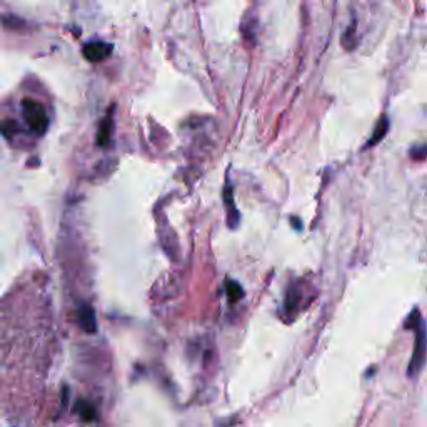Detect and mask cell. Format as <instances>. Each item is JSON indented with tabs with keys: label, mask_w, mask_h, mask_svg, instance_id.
I'll return each instance as SVG.
<instances>
[{
	"label": "cell",
	"mask_w": 427,
	"mask_h": 427,
	"mask_svg": "<svg viewBox=\"0 0 427 427\" xmlns=\"http://www.w3.org/2000/svg\"><path fill=\"white\" fill-rule=\"evenodd\" d=\"M411 157L416 160L427 159V145H417L411 150Z\"/></svg>",
	"instance_id": "9c48e42d"
},
{
	"label": "cell",
	"mask_w": 427,
	"mask_h": 427,
	"mask_svg": "<svg viewBox=\"0 0 427 427\" xmlns=\"http://www.w3.org/2000/svg\"><path fill=\"white\" fill-rule=\"evenodd\" d=\"M387 129H389V120H387L386 115H382V117L379 119V122H377L376 129H374V133H372L371 140L367 142V145H366V147H372V145H376L377 142H381L382 139H384V136H386Z\"/></svg>",
	"instance_id": "8992f818"
},
{
	"label": "cell",
	"mask_w": 427,
	"mask_h": 427,
	"mask_svg": "<svg viewBox=\"0 0 427 427\" xmlns=\"http://www.w3.org/2000/svg\"><path fill=\"white\" fill-rule=\"evenodd\" d=\"M225 289H227V297H229V301H230V302H237V301H240V299H242V297H244L242 287H240L239 284L235 282V280L227 279Z\"/></svg>",
	"instance_id": "ba28073f"
},
{
	"label": "cell",
	"mask_w": 427,
	"mask_h": 427,
	"mask_svg": "<svg viewBox=\"0 0 427 427\" xmlns=\"http://www.w3.org/2000/svg\"><path fill=\"white\" fill-rule=\"evenodd\" d=\"M406 327L416 331V344H414L411 364H409L407 367L409 376H416V372H419L421 369L424 367V360L427 354V331L419 310H414L411 314V317H409L406 322Z\"/></svg>",
	"instance_id": "6da1fadb"
},
{
	"label": "cell",
	"mask_w": 427,
	"mask_h": 427,
	"mask_svg": "<svg viewBox=\"0 0 427 427\" xmlns=\"http://www.w3.org/2000/svg\"><path fill=\"white\" fill-rule=\"evenodd\" d=\"M82 52L88 62H102L112 53V46L105 42H91L84 47Z\"/></svg>",
	"instance_id": "3957f363"
},
{
	"label": "cell",
	"mask_w": 427,
	"mask_h": 427,
	"mask_svg": "<svg viewBox=\"0 0 427 427\" xmlns=\"http://www.w3.org/2000/svg\"><path fill=\"white\" fill-rule=\"evenodd\" d=\"M224 199H225V206H227V216H229V225H237L239 224V212L235 209L234 199H232V189L230 185L227 184L224 190Z\"/></svg>",
	"instance_id": "5b68a950"
},
{
	"label": "cell",
	"mask_w": 427,
	"mask_h": 427,
	"mask_svg": "<svg viewBox=\"0 0 427 427\" xmlns=\"http://www.w3.org/2000/svg\"><path fill=\"white\" fill-rule=\"evenodd\" d=\"M110 132H112V115H105L104 120H102L100 129H99V137H97V142L100 145H105L110 139Z\"/></svg>",
	"instance_id": "52a82bcc"
},
{
	"label": "cell",
	"mask_w": 427,
	"mask_h": 427,
	"mask_svg": "<svg viewBox=\"0 0 427 427\" xmlns=\"http://www.w3.org/2000/svg\"><path fill=\"white\" fill-rule=\"evenodd\" d=\"M0 131H2L4 133H6L7 137L12 136L13 131H17V126L13 122H11V120H7V122H4L2 126H0Z\"/></svg>",
	"instance_id": "30bf717a"
},
{
	"label": "cell",
	"mask_w": 427,
	"mask_h": 427,
	"mask_svg": "<svg viewBox=\"0 0 427 427\" xmlns=\"http://www.w3.org/2000/svg\"><path fill=\"white\" fill-rule=\"evenodd\" d=\"M24 115L27 124H29L30 129L35 131L37 133H42L47 129L48 119L46 114V109H44L42 104L35 102L32 99L24 100Z\"/></svg>",
	"instance_id": "7a4b0ae2"
},
{
	"label": "cell",
	"mask_w": 427,
	"mask_h": 427,
	"mask_svg": "<svg viewBox=\"0 0 427 427\" xmlns=\"http://www.w3.org/2000/svg\"><path fill=\"white\" fill-rule=\"evenodd\" d=\"M79 322L80 327L84 329V331L88 334H93L97 331V324H96V314H93V310L88 306L80 307L79 310Z\"/></svg>",
	"instance_id": "277c9868"
}]
</instances>
